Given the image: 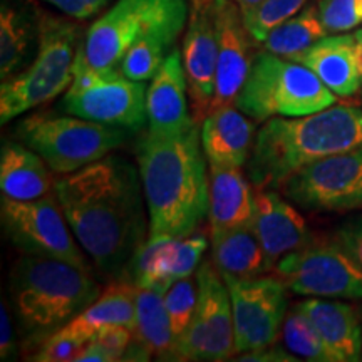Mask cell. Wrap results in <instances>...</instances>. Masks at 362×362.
Here are the masks:
<instances>
[{"instance_id":"obj_1","label":"cell","mask_w":362,"mask_h":362,"mask_svg":"<svg viewBox=\"0 0 362 362\" xmlns=\"http://www.w3.org/2000/svg\"><path fill=\"white\" fill-rule=\"evenodd\" d=\"M67 223L101 272L126 279L144 243L146 216L141 175L119 156H104L54 183Z\"/></svg>"},{"instance_id":"obj_2","label":"cell","mask_w":362,"mask_h":362,"mask_svg":"<svg viewBox=\"0 0 362 362\" xmlns=\"http://www.w3.org/2000/svg\"><path fill=\"white\" fill-rule=\"evenodd\" d=\"M138 163L151 237L183 238L208 215L206 156L200 126L178 134L143 136Z\"/></svg>"},{"instance_id":"obj_3","label":"cell","mask_w":362,"mask_h":362,"mask_svg":"<svg viewBox=\"0 0 362 362\" xmlns=\"http://www.w3.org/2000/svg\"><path fill=\"white\" fill-rule=\"evenodd\" d=\"M362 146V110L334 104L314 115L272 117L259 129L247 161L257 189L280 187L322 158Z\"/></svg>"},{"instance_id":"obj_4","label":"cell","mask_w":362,"mask_h":362,"mask_svg":"<svg viewBox=\"0 0 362 362\" xmlns=\"http://www.w3.org/2000/svg\"><path fill=\"white\" fill-rule=\"evenodd\" d=\"M11 296L30 341H45L101 296L90 270L69 262L25 255L13 265Z\"/></svg>"},{"instance_id":"obj_5","label":"cell","mask_w":362,"mask_h":362,"mask_svg":"<svg viewBox=\"0 0 362 362\" xmlns=\"http://www.w3.org/2000/svg\"><path fill=\"white\" fill-rule=\"evenodd\" d=\"M336 94L309 67L272 52L253 57L235 106L257 123L314 115L336 104Z\"/></svg>"},{"instance_id":"obj_6","label":"cell","mask_w":362,"mask_h":362,"mask_svg":"<svg viewBox=\"0 0 362 362\" xmlns=\"http://www.w3.org/2000/svg\"><path fill=\"white\" fill-rule=\"evenodd\" d=\"M187 17V0H117L89 27L79 51L93 69H117L139 40L166 37L176 42Z\"/></svg>"},{"instance_id":"obj_7","label":"cell","mask_w":362,"mask_h":362,"mask_svg":"<svg viewBox=\"0 0 362 362\" xmlns=\"http://www.w3.org/2000/svg\"><path fill=\"white\" fill-rule=\"evenodd\" d=\"M79 47L78 25L52 16L40 17L34 62L0 86V123L7 124L69 89Z\"/></svg>"},{"instance_id":"obj_8","label":"cell","mask_w":362,"mask_h":362,"mask_svg":"<svg viewBox=\"0 0 362 362\" xmlns=\"http://www.w3.org/2000/svg\"><path fill=\"white\" fill-rule=\"evenodd\" d=\"M16 133L44 158L54 173L61 175L101 160L128 138V129L78 116H29L17 124Z\"/></svg>"},{"instance_id":"obj_9","label":"cell","mask_w":362,"mask_h":362,"mask_svg":"<svg viewBox=\"0 0 362 362\" xmlns=\"http://www.w3.org/2000/svg\"><path fill=\"white\" fill-rule=\"evenodd\" d=\"M146 93L143 81L126 78L117 69H93L78 51L74 81L62 99V110L83 119L138 131L148 119Z\"/></svg>"},{"instance_id":"obj_10","label":"cell","mask_w":362,"mask_h":362,"mask_svg":"<svg viewBox=\"0 0 362 362\" xmlns=\"http://www.w3.org/2000/svg\"><path fill=\"white\" fill-rule=\"evenodd\" d=\"M0 218L6 237L25 255L64 260L90 270L56 192L30 202L12 200L2 194Z\"/></svg>"},{"instance_id":"obj_11","label":"cell","mask_w":362,"mask_h":362,"mask_svg":"<svg viewBox=\"0 0 362 362\" xmlns=\"http://www.w3.org/2000/svg\"><path fill=\"white\" fill-rule=\"evenodd\" d=\"M279 277L298 296L362 298V267L336 240L312 238L275 265Z\"/></svg>"},{"instance_id":"obj_12","label":"cell","mask_w":362,"mask_h":362,"mask_svg":"<svg viewBox=\"0 0 362 362\" xmlns=\"http://www.w3.org/2000/svg\"><path fill=\"white\" fill-rule=\"evenodd\" d=\"M198 304L192 324L178 342V361L221 362L232 359L235 325L232 298L223 275L214 262H203L197 272Z\"/></svg>"},{"instance_id":"obj_13","label":"cell","mask_w":362,"mask_h":362,"mask_svg":"<svg viewBox=\"0 0 362 362\" xmlns=\"http://www.w3.org/2000/svg\"><path fill=\"white\" fill-rule=\"evenodd\" d=\"M288 200L310 211L362 208V146L312 163L280 185Z\"/></svg>"},{"instance_id":"obj_14","label":"cell","mask_w":362,"mask_h":362,"mask_svg":"<svg viewBox=\"0 0 362 362\" xmlns=\"http://www.w3.org/2000/svg\"><path fill=\"white\" fill-rule=\"evenodd\" d=\"M232 298L237 354L264 349L277 341L287 312V285L282 279H238L223 275Z\"/></svg>"},{"instance_id":"obj_15","label":"cell","mask_w":362,"mask_h":362,"mask_svg":"<svg viewBox=\"0 0 362 362\" xmlns=\"http://www.w3.org/2000/svg\"><path fill=\"white\" fill-rule=\"evenodd\" d=\"M216 61H218V22L215 0L192 11L183 40V67L192 101L193 121L202 126L211 111L215 98Z\"/></svg>"},{"instance_id":"obj_16","label":"cell","mask_w":362,"mask_h":362,"mask_svg":"<svg viewBox=\"0 0 362 362\" xmlns=\"http://www.w3.org/2000/svg\"><path fill=\"white\" fill-rule=\"evenodd\" d=\"M215 7L218 22V61L211 111L235 104L253 62L248 39L252 35L248 34L240 7L233 0H215Z\"/></svg>"},{"instance_id":"obj_17","label":"cell","mask_w":362,"mask_h":362,"mask_svg":"<svg viewBox=\"0 0 362 362\" xmlns=\"http://www.w3.org/2000/svg\"><path fill=\"white\" fill-rule=\"evenodd\" d=\"M187 90L183 56L178 49H173L148 86L146 115L149 133L178 134L194 124L193 117L189 116Z\"/></svg>"},{"instance_id":"obj_18","label":"cell","mask_w":362,"mask_h":362,"mask_svg":"<svg viewBox=\"0 0 362 362\" xmlns=\"http://www.w3.org/2000/svg\"><path fill=\"white\" fill-rule=\"evenodd\" d=\"M252 228L274 265L287 253L305 247L314 238L304 216L282 194L270 189H259L255 194Z\"/></svg>"},{"instance_id":"obj_19","label":"cell","mask_w":362,"mask_h":362,"mask_svg":"<svg viewBox=\"0 0 362 362\" xmlns=\"http://www.w3.org/2000/svg\"><path fill=\"white\" fill-rule=\"evenodd\" d=\"M235 104L220 106L208 112L200 126L202 146L208 165L242 168L247 165L253 141L255 124Z\"/></svg>"},{"instance_id":"obj_20","label":"cell","mask_w":362,"mask_h":362,"mask_svg":"<svg viewBox=\"0 0 362 362\" xmlns=\"http://www.w3.org/2000/svg\"><path fill=\"white\" fill-rule=\"evenodd\" d=\"M208 176V221L210 237L253 223L255 194L242 168L210 165Z\"/></svg>"},{"instance_id":"obj_21","label":"cell","mask_w":362,"mask_h":362,"mask_svg":"<svg viewBox=\"0 0 362 362\" xmlns=\"http://www.w3.org/2000/svg\"><path fill=\"white\" fill-rule=\"evenodd\" d=\"M356 37L352 34L325 35L300 57V64L309 67L339 98H351L359 93L362 79L354 62Z\"/></svg>"},{"instance_id":"obj_22","label":"cell","mask_w":362,"mask_h":362,"mask_svg":"<svg viewBox=\"0 0 362 362\" xmlns=\"http://www.w3.org/2000/svg\"><path fill=\"white\" fill-rule=\"evenodd\" d=\"M47 163L27 144L6 141L0 149V189L4 197L19 202L39 200L52 193Z\"/></svg>"},{"instance_id":"obj_23","label":"cell","mask_w":362,"mask_h":362,"mask_svg":"<svg viewBox=\"0 0 362 362\" xmlns=\"http://www.w3.org/2000/svg\"><path fill=\"white\" fill-rule=\"evenodd\" d=\"M297 307L314 322L341 362L362 361V329L354 307L322 297L309 298Z\"/></svg>"},{"instance_id":"obj_24","label":"cell","mask_w":362,"mask_h":362,"mask_svg":"<svg viewBox=\"0 0 362 362\" xmlns=\"http://www.w3.org/2000/svg\"><path fill=\"white\" fill-rule=\"evenodd\" d=\"M123 325L134 330L136 325V285L123 280L101 292L93 304L71 319L59 332L90 341L103 329Z\"/></svg>"},{"instance_id":"obj_25","label":"cell","mask_w":362,"mask_h":362,"mask_svg":"<svg viewBox=\"0 0 362 362\" xmlns=\"http://www.w3.org/2000/svg\"><path fill=\"white\" fill-rule=\"evenodd\" d=\"M211 255L221 275L255 279L275 269L252 225L211 238Z\"/></svg>"},{"instance_id":"obj_26","label":"cell","mask_w":362,"mask_h":362,"mask_svg":"<svg viewBox=\"0 0 362 362\" xmlns=\"http://www.w3.org/2000/svg\"><path fill=\"white\" fill-rule=\"evenodd\" d=\"M133 337L160 359L178 361V346L165 305V293L155 288L136 287Z\"/></svg>"},{"instance_id":"obj_27","label":"cell","mask_w":362,"mask_h":362,"mask_svg":"<svg viewBox=\"0 0 362 362\" xmlns=\"http://www.w3.org/2000/svg\"><path fill=\"white\" fill-rule=\"evenodd\" d=\"M325 35L327 30L320 22L319 8L309 6L275 27L264 40V47L267 52L298 62L312 45Z\"/></svg>"},{"instance_id":"obj_28","label":"cell","mask_w":362,"mask_h":362,"mask_svg":"<svg viewBox=\"0 0 362 362\" xmlns=\"http://www.w3.org/2000/svg\"><path fill=\"white\" fill-rule=\"evenodd\" d=\"M30 40L33 25L25 13L4 2L0 8V78H11L24 64Z\"/></svg>"},{"instance_id":"obj_29","label":"cell","mask_w":362,"mask_h":362,"mask_svg":"<svg viewBox=\"0 0 362 362\" xmlns=\"http://www.w3.org/2000/svg\"><path fill=\"white\" fill-rule=\"evenodd\" d=\"M284 344L298 359L315 362H341L339 356L329 347L314 322L296 307L291 314L285 315L282 324Z\"/></svg>"},{"instance_id":"obj_30","label":"cell","mask_w":362,"mask_h":362,"mask_svg":"<svg viewBox=\"0 0 362 362\" xmlns=\"http://www.w3.org/2000/svg\"><path fill=\"white\" fill-rule=\"evenodd\" d=\"M173 240V237H151L149 235V238L144 240L143 245L134 253L128 267L126 280L134 284L136 287L158 291L163 280L166 255H168Z\"/></svg>"},{"instance_id":"obj_31","label":"cell","mask_w":362,"mask_h":362,"mask_svg":"<svg viewBox=\"0 0 362 362\" xmlns=\"http://www.w3.org/2000/svg\"><path fill=\"white\" fill-rule=\"evenodd\" d=\"M175 40L166 37H148L139 40L126 51L121 59L119 67L126 78L133 81H148L153 79L156 71L160 69L163 61L168 56V49L173 47Z\"/></svg>"},{"instance_id":"obj_32","label":"cell","mask_w":362,"mask_h":362,"mask_svg":"<svg viewBox=\"0 0 362 362\" xmlns=\"http://www.w3.org/2000/svg\"><path fill=\"white\" fill-rule=\"evenodd\" d=\"M208 247L205 235L192 233L188 237L175 238L170 245L168 255H166L165 270H163V280L158 291L165 293L170 285L176 280L189 277L197 267L200 265L203 253Z\"/></svg>"},{"instance_id":"obj_33","label":"cell","mask_w":362,"mask_h":362,"mask_svg":"<svg viewBox=\"0 0 362 362\" xmlns=\"http://www.w3.org/2000/svg\"><path fill=\"white\" fill-rule=\"evenodd\" d=\"M307 0H264L250 12L242 13L248 34L255 42H264L275 27L302 11Z\"/></svg>"},{"instance_id":"obj_34","label":"cell","mask_w":362,"mask_h":362,"mask_svg":"<svg viewBox=\"0 0 362 362\" xmlns=\"http://www.w3.org/2000/svg\"><path fill=\"white\" fill-rule=\"evenodd\" d=\"M198 304V282L197 279L189 277L180 279L170 285L165 292V305L168 310L171 327L176 339V346L183 339Z\"/></svg>"},{"instance_id":"obj_35","label":"cell","mask_w":362,"mask_h":362,"mask_svg":"<svg viewBox=\"0 0 362 362\" xmlns=\"http://www.w3.org/2000/svg\"><path fill=\"white\" fill-rule=\"evenodd\" d=\"M317 8L327 34L347 33L362 22L356 0H320Z\"/></svg>"},{"instance_id":"obj_36","label":"cell","mask_w":362,"mask_h":362,"mask_svg":"<svg viewBox=\"0 0 362 362\" xmlns=\"http://www.w3.org/2000/svg\"><path fill=\"white\" fill-rule=\"evenodd\" d=\"M83 337L66 336L59 330L51 334L45 341L40 344L39 351L35 352L33 359L37 362H67L74 361L79 351L88 344Z\"/></svg>"},{"instance_id":"obj_37","label":"cell","mask_w":362,"mask_h":362,"mask_svg":"<svg viewBox=\"0 0 362 362\" xmlns=\"http://www.w3.org/2000/svg\"><path fill=\"white\" fill-rule=\"evenodd\" d=\"M334 240L362 267V216H356L339 226Z\"/></svg>"},{"instance_id":"obj_38","label":"cell","mask_w":362,"mask_h":362,"mask_svg":"<svg viewBox=\"0 0 362 362\" xmlns=\"http://www.w3.org/2000/svg\"><path fill=\"white\" fill-rule=\"evenodd\" d=\"M131 337H133V330L123 327V325H115V327L103 329L93 337V341L99 342L104 349L110 351L116 357V361H123L124 352L131 344Z\"/></svg>"},{"instance_id":"obj_39","label":"cell","mask_w":362,"mask_h":362,"mask_svg":"<svg viewBox=\"0 0 362 362\" xmlns=\"http://www.w3.org/2000/svg\"><path fill=\"white\" fill-rule=\"evenodd\" d=\"M42 2L51 4L52 7H56L66 16L84 21L96 16L101 8L110 4V0H42Z\"/></svg>"},{"instance_id":"obj_40","label":"cell","mask_w":362,"mask_h":362,"mask_svg":"<svg viewBox=\"0 0 362 362\" xmlns=\"http://www.w3.org/2000/svg\"><path fill=\"white\" fill-rule=\"evenodd\" d=\"M17 354V344L13 341V330L11 315H8L6 302L0 305V359L11 361Z\"/></svg>"},{"instance_id":"obj_41","label":"cell","mask_w":362,"mask_h":362,"mask_svg":"<svg viewBox=\"0 0 362 362\" xmlns=\"http://www.w3.org/2000/svg\"><path fill=\"white\" fill-rule=\"evenodd\" d=\"M116 357L111 354L110 351L104 349L101 344L96 341H90L86 344L83 349L79 351V354L76 356L74 362H115Z\"/></svg>"},{"instance_id":"obj_42","label":"cell","mask_w":362,"mask_h":362,"mask_svg":"<svg viewBox=\"0 0 362 362\" xmlns=\"http://www.w3.org/2000/svg\"><path fill=\"white\" fill-rule=\"evenodd\" d=\"M238 361H260V362H287V361H297V357L288 356L279 347L272 349V347H264V349H257L245 352V356L238 357Z\"/></svg>"},{"instance_id":"obj_43","label":"cell","mask_w":362,"mask_h":362,"mask_svg":"<svg viewBox=\"0 0 362 362\" xmlns=\"http://www.w3.org/2000/svg\"><path fill=\"white\" fill-rule=\"evenodd\" d=\"M356 37V45H354V62L357 67V72H359L361 79H362V30L359 29L354 34Z\"/></svg>"},{"instance_id":"obj_44","label":"cell","mask_w":362,"mask_h":362,"mask_svg":"<svg viewBox=\"0 0 362 362\" xmlns=\"http://www.w3.org/2000/svg\"><path fill=\"white\" fill-rule=\"evenodd\" d=\"M233 2L240 7L242 13H245V12H250L252 8H255L257 6H260L264 0H233Z\"/></svg>"},{"instance_id":"obj_45","label":"cell","mask_w":362,"mask_h":362,"mask_svg":"<svg viewBox=\"0 0 362 362\" xmlns=\"http://www.w3.org/2000/svg\"><path fill=\"white\" fill-rule=\"evenodd\" d=\"M192 2V11H198V8H202L203 6H206L210 0H189Z\"/></svg>"},{"instance_id":"obj_46","label":"cell","mask_w":362,"mask_h":362,"mask_svg":"<svg viewBox=\"0 0 362 362\" xmlns=\"http://www.w3.org/2000/svg\"><path fill=\"white\" fill-rule=\"evenodd\" d=\"M356 6H357V12H359V17L362 19V0H356Z\"/></svg>"},{"instance_id":"obj_47","label":"cell","mask_w":362,"mask_h":362,"mask_svg":"<svg viewBox=\"0 0 362 362\" xmlns=\"http://www.w3.org/2000/svg\"><path fill=\"white\" fill-rule=\"evenodd\" d=\"M361 30H362V29H361ZM361 89H362V86H361Z\"/></svg>"},{"instance_id":"obj_48","label":"cell","mask_w":362,"mask_h":362,"mask_svg":"<svg viewBox=\"0 0 362 362\" xmlns=\"http://www.w3.org/2000/svg\"><path fill=\"white\" fill-rule=\"evenodd\" d=\"M361 90H362V89H361Z\"/></svg>"}]
</instances>
